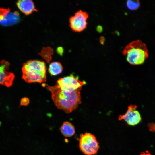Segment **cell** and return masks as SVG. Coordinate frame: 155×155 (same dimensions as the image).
<instances>
[{"mask_svg": "<svg viewBox=\"0 0 155 155\" xmlns=\"http://www.w3.org/2000/svg\"><path fill=\"white\" fill-rule=\"evenodd\" d=\"M46 88L51 92L52 99L55 105L66 113H71L75 110L81 103V88L67 92L62 90L57 84L53 86L46 85Z\"/></svg>", "mask_w": 155, "mask_h": 155, "instance_id": "1", "label": "cell"}, {"mask_svg": "<svg viewBox=\"0 0 155 155\" xmlns=\"http://www.w3.org/2000/svg\"><path fill=\"white\" fill-rule=\"evenodd\" d=\"M22 71V78L27 83H41L46 81V67L43 61L29 60L24 64Z\"/></svg>", "mask_w": 155, "mask_h": 155, "instance_id": "2", "label": "cell"}, {"mask_svg": "<svg viewBox=\"0 0 155 155\" xmlns=\"http://www.w3.org/2000/svg\"><path fill=\"white\" fill-rule=\"evenodd\" d=\"M126 59L130 64H143L148 57V50L145 44L140 40L133 41L127 46L123 51Z\"/></svg>", "mask_w": 155, "mask_h": 155, "instance_id": "3", "label": "cell"}, {"mask_svg": "<svg viewBox=\"0 0 155 155\" xmlns=\"http://www.w3.org/2000/svg\"><path fill=\"white\" fill-rule=\"evenodd\" d=\"M80 150L86 155H94L97 154L100 147L96 137L88 133L81 134L79 142Z\"/></svg>", "mask_w": 155, "mask_h": 155, "instance_id": "4", "label": "cell"}, {"mask_svg": "<svg viewBox=\"0 0 155 155\" xmlns=\"http://www.w3.org/2000/svg\"><path fill=\"white\" fill-rule=\"evenodd\" d=\"M57 83L62 90L67 92H71L81 88L86 84L85 82L80 80L72 74L61 78L57 80Z\"/></svg>", "mask_w": 155, "mask_h": 155, "instance_id": "5", "label": "cell"}, {"mask_svg": "<svg viewBox=\"0 0 155 155\" xmlns=\"http://www.w3.org/2000/svg\"><path fill=\"white\" fill-rule=\"evenodd\" d=\"M88 14L80 10L76 12L74 16L70 18V26L75 32H80L83 31L86 27Z\"/></svg>", "mask_w": 155, "mask_h": 155, "instance_id": "6", "label": "cell"}, {"mask_svg": "<svg viewBox=\"0 0 155 155\" xmlns=\"http://www.w3.org/2000/svg\"><path fill=\"white\" fill-rule=\"evenodd\" d=\"M137 108L136 105H130L124 114L119 116L118 119L124 120L128 125L131 126L137 125L141 121V118L140 113L136 110Z\"/></svg>", "mask_w": 155, "mask_h": 155, "instance_id": "7", "label": "cell"}, {"mask_svg": "<svg viewBox=\"0 0 155 155\" xmlns=\"http://www.w3.org/2000/svg\"><path fill=\"white\" fill-rule=\"evenodd\" d=\"M19 20V15L18 12L0 9V24L1 25L11 26L18 22Z\"/></svg>", "mask_w": 155, "mask_h": 155, "instance_id": "8", "label": "cell"}, {"mask_svg": "<svg viewBox=\"0 0 155 155\" xmlns=\"http://www.w3.org/2000/svg\"><path fill=\"white\" fill-rule=\"evenodd\" d=\"M9 65L5 61L1 62L0 64V84L7 87L12 85L15 78L13 73L6 71L8 69Z\"/></svg>", "mask_w": 155, "mask_h": 155, "instance_id": "9", "label": "cell"}, {"mask_svg": "<svg viewBox=\"0 0 155 155\" xmlns=\"http://www.w3.org/2000/svg\"><path fill=\"white\" fill-rule=\"evenodd\" d=\"M17 5L22 12L27 15L37 10L35 8L33 2L30 0H20L17 2Z\"/></svg>", "mask_w": 155, "mask_h": 155, "instance_id": "10", "label": "cell"}, {"mask_svg": "<svg viewBox=\"0 0 155 155\" xmlns=\"http://www.w3.org/2000/svg\"><path fill=\"white\" fill-rule=\"evenodd\" d=\"M61 132L65 137H70L74 135L75 129L74 125L68 121L64 122L61 127Z\"/></svg>", "mask_w": 155, "mask_h": 155, "instance_id": "11", "label": "cell"}, {"mask_svg": "<svg viewBox=\"0 0 155 155\" xmlns=\"http://www.w3.org/2000/svg\"><path fill=\"white\" fill-rule=\"evenodd\" d=\"M63 69L62 66L60 62H54L50 64L48 71L51 75L55 76L61 73Z\"/></svg>", "mask_w": 155, "mask_h": 155, "instance_id": "12", "label": "cell"}, {"mask_svg": "<svg viewBox=\"0 0 155 155\" xmlns=\"http://www.w3.org/2000/svg\"><path fill=\"white\" fill-rule=\"evenodd\" d=\"M53 52V49L49 47H44L39 54L48 63H49L51 59Z\"/></svg>", "mask_w": 155, "mask_h": 155, "instance_id": "13", "label": "cell"}, {"mask_svg": "<svg viewBox=\"0 0 155 155\" xmlns=\"http://www.w3.org/2000/svg\"><path fill=\"white\" fill-rule=\"evenodd\" d=\"M127 7L130 10H134L138 9L140 5V3L138 0H128L126 3Z\"/></svg>", "mask_w": 155, "mask_h": 155, "instance_id": "14", "label": "cell"}, {"mask_svg": "<svg viewBox=\"0 0 155 155\" xmlns=\"http://www.w3.org/2000/svg\"><path fill=\"white\" fill-rule=\"evenodd\" d=\"M29 99L26 97H24L22 98L20 101V106H27L29 103Z\"/></svg>", "mask_w": 155, "mask_h": 155, "instance_id": "15", "label": "cell"}, {"mask_svg": "<svg viewBox=\"0 0 155 155\" xmlns=\"http://www.w3.org/2000/svg\"><path fill=\"white\" fill-rule=\"evenodd\" d=\"M149 130L152 132H155V123H150L148 125Z\"/></svg>", "mask_w": 155, "mask_h": 155, "instance_id": "16", "label": "cell"}, {"mask_svg": "<svg viewBox=\"0 0 155 155\" xmlns=\"http://www.w3.org/2000/svg\"><path fill=\"white\" fill-rule=\"evenodd\" d=\"M96 30L98 32H100L102 31V28L100 26H98L97 27Z\"/></svg>", "mask_w": 155, "mask_h": 155, "instance_id": "17", "label": "cell"}, {"mask_svg": "<svg viewBox=\"0 0 155 155\" xmlns=\"http://www.w3.org/2000/svg\"><path fill=\"white\" fill-rule=\"evenodd\" d=\"M140 155H151L150 153L148 151L145 152H142Z\"/></svg>", "mask_w": 155, "mask_h": 155, "instance_id": "18", "label": "cell"}, {"mask_svg": "<svg viewBox=\"0 0 155 155\" xmlns=\"http://www.w3.org/2000/svg\"><path fill=\"white\" fill-rule=\"evenodd\" d=\"M105 41L104 38L103 36H102L100 38V42L102 44H103Z\"/></svg>", "mask_w": 155, "mask_h": 155, "instance_id": "19", "label": "cell"}]
</instances>
